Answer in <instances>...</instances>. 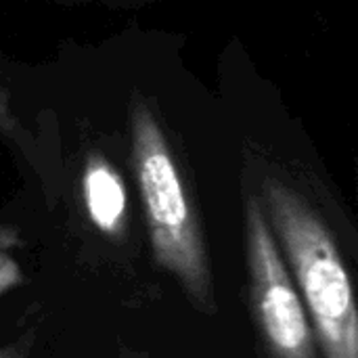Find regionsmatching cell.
Returning a JSON list of instances; mask_svg holds the SVG:
<instances>
[{
    "mask_svg": "<svg viewBox=\"0 0 358 358\" xmlns=\"http://www.w3.org/2000/svg\"><path fill=\"white\" fill-rule=\"evenodd\" d=\"M264 203L323 358H358V300L331 231L275 176L264 180Z\"/></svg>",
    "mask_w": 358,
    "mask_h": 358,
    "instance_id": "1",
    "label": "cell"
},
{
    "mask_svg": "<svg viewBox=\"0 0 358 358\" xmlns=\"http://www.w3.org/2000/svg\"><path fill=\"white\" fill-rule=\"evenodd\" d=\"M132 164L155 262L199 306L214 308L212 271L195 210L164 130L141 99L132 107Z\"/></svg>",
    "mask_w": 358,
    "mask_h": 358,
    "instance_id": "2",
    "label": "cell"
},
{
    "mask_svg": "<svg viewBox=\"0 0 358 358\" xmlns=\"http://www.w3.org/2000/svg\"><path fill=\"white\" fill-rule=\"evenodd\" d=\"M245 256L250 296L262 342L271 358H319V344L260 199L245 203Z\"/></svg>",
    "mask_w": 358,
    "mask_h": 358,
    "instance_id": "3",
    "label": "cell"
},
{
    "mask_svg": "<svg viewBox=\"0 0 358 358\" xmlns=\"http://www.w3.org/2000/svg\"><path fill=\"white\" fill-rule=\"evenodd\" d=\"M82 191L92 224L107 235H120L128 210L126 187L122 176L105 157L96 153L88 157L82 176Z\"/></svg>",
    "mask_w": 358,
    "mask_h": 358,
    "instance_id": "4",
    "label": "cell"
}]
</instances>
